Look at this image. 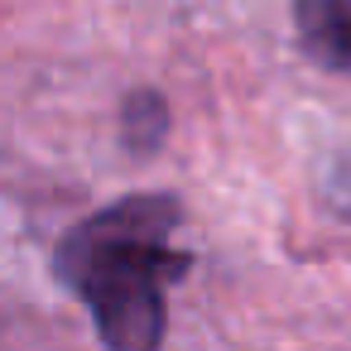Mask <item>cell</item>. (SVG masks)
Here are the masks:
<instances>
[{"mask_svg": "<svg viewBox=\"0 0 351 351\" xmlns=\"http://www.w3.org/2000/svg\"><path fill=\"white\" fill-rule=\"evenodd\" d=\"M303 49L337 73H351V0H293Z\"/></svg>", "mask_w": 351, "mask_h": 351, "instance_id": "cell-2", "label": "cell"}, {"mask_svg": "<svg viewBox=\"0 0 351 351\" xmlns=\"http://www.w3.org/2000/svg\"><path fill=\"white\" fill-rule=\"evenodd\" d=\"M183 202L173 193H130L73 221L53 250V274L92 313L106 351H159L169 332V284L193 269L173 245Z\"/></svg>", "mask_w": 351, "mask_h": 351, "instance_id": "cell-1", "label": "cell"}, {"mask_svg": "<svg viewBox=\"0 0 351 351\" xmlns=\"http://www.w3.org/2000/svg\"><path fill=\"white\" fill-rule=\"evenodd\" d=\"M332 202H337L341 217H351V159L337 164V193H332Z\"/></svg>", "mask_w": 351, "mask_h": 351, "instance_id": "cell-4", "label": "cell"}, {"mask_svg": "<svg viewBox=\"0 0 351 351\" xmlns=\"http://www.w3.org/2000/svg\"><path fill=\"white\" fill-rule=\"evenodd\" d=\"M169 140V101L154 87H135L121 101V145L130 154H154Z\"/></svg>", "mask_w": 351, "mask_h": 351, "instance_id": "cell-3", "label": "cell"}]
</instances>
